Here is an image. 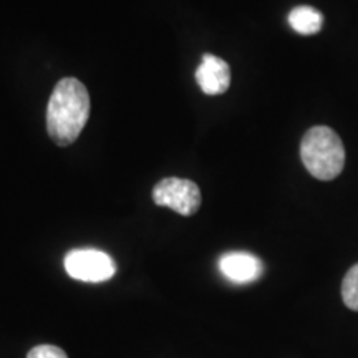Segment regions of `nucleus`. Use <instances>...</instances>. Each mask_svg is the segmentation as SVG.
I'll use <instances>...</instances> for the list:
<instances>
[{
    "label": "nucleus",
    "instance_id": "nucleus-2",
    "mask_svg": "<svg viewBox=\"0 0 358 358\" xmlns=\"http://www.w3.org/2000/svg\"><path fill=\"white\" fill-rule=\"evenodd\" d=\"M301 159L313 178L332 181L345 166V148L332 128L313 127L302 138Z\"/></svg>",
    "mask_w": 358,
    "mask_h": 358
},
{
    "label": "nucleus",
    "instance_id": "nucleus-5",
    "mask_svg": "<svg viewBox=\"0 0 358 358\" xmlns=\"http://www.w3.org/2000/svg\"><path fill=\"white\" fill-rule=\"evenodd\" d=\"M219 271L232 284H250L261 279L264 274V264L259 257L249 252H227L219 259Z\"/></svg>",
    "mask_w": 358,
    "mask_h": 358
},
{
    "label": "nucleus",
    "instance_id": "nucleus-7",
    "mask_svg": "<svg viewBox=\"0 0 358 358\" xmlns=\"http://www.w3.org/2000/svg\"><path fill=\"white\" fill-rule=\"evenodd\" d=\"M289 25L294 32L301 35H315L324 25V15L317 8L308 6H299L289 13Z\"/></svg>",
    "mask_w": 358,
    "mask_h": 358
},
{
    "label": "nucleus",
    "instance_id": "nucleus-1",
    "mask_svg": "<svg viewBox=\"0 0 358 358\" xmlns=\"http://www.w3.org/2000/svg\"><path fill=\"white\" fill-rule=\"evenodd\" d=\"M90 118V95L77 78H62L53 88L47 106V131L58 146L78 140Z\"/></svg>",
    "mask_w": 358,
    "mask_h": 358
},
{
    "label": "nucleus",
    "instance_id": "nucleus-9",
    "mask_svg": "<svg viewBox=\"0 0 358 358\" xmlns=\"http://www.w3.org/2000/svg\"><path fill=\"white\" fill-rule=\"evenodd\" d=\"M27 358H69L66 353L55 345H38L29 352Z\"/></svg>",
    "mask_w": 358,
    "mask_h": 358
},
{
    "label": "nucleus",
    "instance_id": "nucleus-8",
    "mask_svg": "<svg viewBox=\"0 0 358 358\" xmlns=\"http://www.w3.org/2000/svg\"><path fill=\"white\" fill-rule=\"evenodd\" d=\"M342 299L350 310L358 312V264H355L343 277Z\"/></svg>",
    "mask_w": 358,
    "mask_h": 358
},
{
    "label": "nucleus",
    "instance_id": "nucleus-3",
    "mask_svg": "<svg viewBox=\"0 0 358 358\" xmlns=\"http://www.w3.org/2000/svg\"><path fill=\"white\" fill-rule=\"evenodd\" d=\"M65 271L71 279L82 282H106L116 274L113 257L98 249H73L65 256Z\"/></svg>",
    "mask_w": 358,
    "mask_h": 358
},
{
    "label": "nucleus",
    "instance_id": "nucleus-6",
    "mask_svg": "<svg viewBox=\"0 0 358 358\" xmlns=\"http://www.w3.org/2000/svg\"><path fill=\"white\" fill-rule=\"evenodd\" d=\"M196 82L206 95H222L231 87V69L227 62L211 53H204L196 70Z\"/></svg>",
    "mask_w": 358,
    "mask_h": 358
},
{
    "label": "nucleus",
    "instance_id": "nucleus-4",
    "mask_svg": "<svg viewBox=\"0 0 358 358\" xmlns=\"http://www.w3.org/2000/svg\"><path fill=\"white\" fill-rule=\"evenodd\" d=\"M153 201L181 216H192L201 208V191L199 186L189 179L164 178L155 186Z\"/></svg>",
    "mask_w": 358,
    "mask_h": 358
}]
</instances>
